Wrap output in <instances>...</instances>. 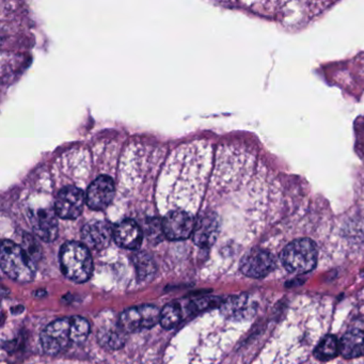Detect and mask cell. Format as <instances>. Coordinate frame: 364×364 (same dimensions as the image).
<instances>
[{"label":"cell","instance_id":"1","mask_svg":"<svg viewBox=\"0 0 364 364\" xmlns=\"http://www.w3.org/2000/svg\"><path fill=\"white\" fill-rule=\"evenodd\" d=\"M60 266L70 280L84 283L92 276V255L88 247L77 242H68L61 247Z\"/></svg>","mask_w":364,"mask_h":364},{"label":"cell","instance_id":"2","mask_svg":"<svg viewBox=\"0 0 364 364\" xmlns=\"http://www.w3.org/2000/svg\"><path fill=\"white\" fill-rule=\"evenodd\" d=\"M0 263L4 272L18 282H31L36 274L33 259L23 247L11 240H4L0 252Z\"/></svg>","mask_w":364,"mask_h":364},{"label":"cell","instance_id":"3","mask_svg":"<svg viewBox=\"0 0 364 364\" xmlns=\"http://www.w3.org/2000/svg\"><path fill=\"white\" fill-rule=\"evenodd\" d=\"M318 259L316 245L309 238H299L289 242L281 253L285 269L293 274H306L314 269Z\"/></svg>","mask_w":364,"mask_h":364},{"label":"cell","instance_id":"4","mask_svg":"<svg viewBox=\"0 0 364 364\" xmlns=\"http://www.w3.org/2000/svg\"><path fill=\"white\" fill-rule=\"evenodd\" d=\"M44 351L48 355H58L70 345L74 344L72 338V319L60 318L50 323L41 333Z\"/></svg>","mask_w":364,"mask_h":364},{"label":"cell","instance_id":"5","mask_svg":"<svg viewBox=\"0 0 364 364\" xmlns=\"http://www.w3.org/2000/svg\"><path fill=\"white\" fill-rule=\"evenodd\" d=\"M159 323H161V311L151 304L127 309L119 319V325L129 333L150 329Z\"/></svg>","mask_w":364,"mask_h":364},{"label":"cell","instance_id":"6","mask_svg":"<svg viewBox=\"0 0 364 364\" xmlns=\"http://www.w3.org/2000/svg\"><path fill=\"white\" fill-rule=\"evenodd\" d=\"M86 203V195L77 187L61 189L55 200V213L63 219H76L80 216Z\"/></svg>","mask_w":364,"mask_h":364},{"label":"cell","instance_id":"7","mask_svg":"<svg viewBox=\"0 0 364 364\" xmlns=\"http://www.w3.org/2000/svg\"><path fill=\"white\" fill-rule=\"evenodd\" d=\"M195 225L193 217L184 210L170 212L161 223L164 235L170 240H187L193 235Z\"/></svg>","mask_w":364,"mask_h":364},{"label":"cell","instance_id":"8","mask_svg":"<svg viewBox=\"0 0 364 364\" xmlns=\"http://www.w3.org/2000/svg\"><path fill=\"white\" fill-rule=\"evenodd\" d=\"M276 267L274 255L263 249H253L240 262L242 274L250 278H264Z\"/></svg>","mask_w":364,"mask_h":364},{"label":"cell","instance_id":"9","mask_svg":"<svg viewBox=\"0 0 364 364\" xmlns=\"http://www.w3.org/2000/svg\"><path fill=\"white\" fill-rule=\"evenodd\" d=\"M116 193L114 180L108 176H101L95 178L86 193V203L91 210H105Z\"/></svg>","mask_w":364,"mask_h":364},{"label":"cell","instance_id":"10","mask_svg":"<svg viewBox=\"0 0 364 364\" xmlns=\"http://www.w3.org/2000/svg\"><path fill=\"white\" fill-rule=\"evenodd\" d=\"M114 238V228L107 221H91L82 231L84 245L92 250L101 251L109 246Z\"/></svg>","mask_w":364,"mask_h":364},{"label":"cell","instance_id":"11","mask_svg":"<svg viewBox=\"0 0 364 364\" xmlns=\"http://www.w3.org/2000/svg\"><path fill=\"white\" fill-rule=\"evenodd\" d=\"M219 233V219L215 213H204L196 221L193 237L201 248H210L215 244Z\"/></svg>","mask_w":364,"mask_h":364},{"label":"cell","instance_id":"12","mask_svg":"<svg viewBox=\"0 0 364 364\" xmlns=\"http://www.w3.org/2000/svg\"><path fill=\"white\" fill-rule=\"evenodd\" d=\"M144 233L141 228L132 219H124L114 228V240L122 248L135 250L141 245Z\"/></svg>","mask_w":364,"mask_h":364},{"label":"cell","instance_id":"13","mask_svg":"<svg viewBox=\"0 0 364 364\" xmlns=\"http://www.w3.org/2000/svg\"><path fill=\"white\" fill-rule=\"evenodd\" d=\"M57 214L53 210H39L31 219L35 233L44 242H53L58 236V220Z\"/></svg>","mask_w":364,"mask_h":364},{"label":"cell","instance_id":"14","mask_svg":"<svg viewBox=\"0 0 364 364\" xmlns=\"http://www.w3.org/2000/svg\"><path fill=\"white\" fill-rule=\"evenodd\" d=\"M221 311L229 318L240 319L251 316L255 312V309L249 297L242 295L228 298L223 302Z\"/></svg>","mask_w":364,"mask_h":364},{"label":"cell","instance_id":"15","mask_svg":"<svg viewBox=\"0 0 364 364\" xmlns=\"http://www.w3.org/2000/svg\"><path fill=\"white\" fill-rule=\"evenodd\" d=\"M340 353L346 359L360 357L364 353V332L359 329L349 330L340 341Z\"/></svg>","mask_w":364,"mask_h":364},{"label":"cell","instance_id":"16","mask_svg":"<svg viewBox=\"0 0 364 364\" xmlns=\"http://www.w3.org/2000/svg\"><path fill=\"white\" fill-rule=\"evenodd\" d=\"M340 353V342L334 336H328L319 342L315 349V355L321 361L334 359Z\"/></svg>","mask_w":364,"mask_h":364},{"label":"cell","instance_id":"17","mask_svg":"<svg viewBox=\"0 0 364 364\" xmlns=\"http://www.w3.org/2000/svg\"><path fill=\"white\" fill-rule=\"evenodd\" d=\"M182 321V310L180 304L172 302L166 304L161 311V325L165 329H172Z\"/></svg>","mask_w":364,"mask_h":364},{"label":"cell","instance_id":"18","mask_svg":"<svg viewBox=\"0 0 364 364\" xmlns=\"http://www.w3.org/2000/svg\"><path fill=\"white\" fill-rule=\"evenodd\" d=\"M72 319V338L74 344H82L90 333V323L82 316H73Z\"/></svg>","mask_w":364,"mask_h":364},{"label":"cell","instance_id":"19","mask_svg":"<svg viewBox=\"0 0 364 364\" xmlns=\"http://www.w3.org/2000/svg\"><path fill=\"white\" fill-rule=\"evenodd\" d=\"M134 264L136 266V272H137L138 278L140 280L150 278L154 274L155 264L151 257L144 253H138L134 257Z\"/></svg>","mask_w":364,"mask_h":364}]
</instances>
